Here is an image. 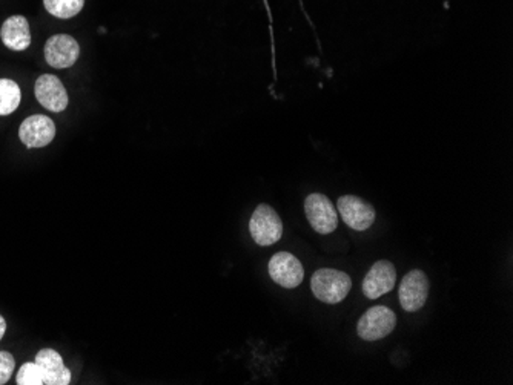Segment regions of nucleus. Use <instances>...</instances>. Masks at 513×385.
I'll return each mask as SVG.
<instances>
[{
    "label": "nucleus",
    "mask_w": 513,
    "mask_h": 385,
    "mask_svg": "<svg viewBox=\"0 0 513 385\" xmlns=\"http://www.w3.org/2000/svg\"><path fill=\"white\" fill-rule=\"evenodd\" d=\"M310 289L317 299L326 305H338L349 295L352 279L346 272L337 269H320L310 278Z\"/></svg>",
    "instance_id": "1"
},
{
    "label": "nucleus",
    "mask_w": 513,
    "mask_h": 385,
    "mask_svg": "<svg viewBox=\"0 0 513 385\" xmlns=\"http://www.w3.org/2000/svg\"><path fill=\"white\" fill-rule=\"evenodd\" d=\"M250 232L259 246H272L283 235V221L270 204H259L250 220Z\"/></svg>",
    "instance_id": "2"
},
{
    "label": "nucleus",
    "mask_w": 513,
    "mask_h": 385,
    "mask_svg": "<svg viewBox=\"0 0 513 385\" xmlns=\"http://www.w3.org/2000/svg\"><path fill=\"white\" fill-rule=\"evenodd\" d=\"M396 315L386 305H374L366 310L356 324V333L361 340L380 341L395 329Z\"/></svg>",
    "instance_id": "3"
},
{
    "label": "nucleus",
    "mask_w": 513,
    "mask_h": 385,
    "mask_svg": "<svg viewBox=\"0 0 513 385\" xmlns=\"http://www.w3.org/2000/svg\"><path fill=\"white\" fill-rule=\"evenodd\" d=\"M306 219L320 235H328L338 226V213L332 202L323 193H310L305 200Z\"/></svg>",
    "instance_id": "4"
},
{
    "label": "nucleus",
    "mask_w": 513,
    "mask_h": 385,
    "mask_svg": "<svg viewBox=\"0 0 513 385\" xmlns=\"http://www.w3.org/2000/svg\"><path fill=\"white\" fill-rule=\"evenodd\" d=\"M337 206L343 221L356 232H365L375 223V208L363 198L343 195L338 198Z\"/></svg>",
    "instance_id": "5"
},
{
    "label": "nucleus",
    "mask_w": 513,
    "mask_h": 385,
    "mask_svg": "<svg viewBox=\"0 0 513 385\" xmlns=\"http://www.w3.org/2000/svg\"><path fill=\"white\" fill-rule=\"evenodd\" d=\"M429 289H431V283H429L427 275L420 269L411 270L403 278L400 290H398V298H400L403 309L411 314L423 309L429 296Z\"/></svg>",
    "instance_id": "6"
},
{
    "label": "nucleus",
    "mask_w": 513,
    "mask_h": 385,
    "mask_svg": "<svg viewBox=\"0 0 513 385\" xmlns=\"http://www.w3.org/2000/svg\"><path fill=\"white\" fill-rule=\"evenodd\" d=\"M271 278L285 289H295L303 283L305 269L300 259L290 252H277L268 264Z\"/></svg>",
    "instance_id": "7"
},
{
    "label": "nucleus",
    "mask_w": 513,
    "mask_h": 385,
    "mask_svg": "<svg viewBox=\"0 0 513 385\" xmlns=\"http://www.w3.org/2000/svg\"><path fill=\"white\" fill-rule=\"evenodd\" d=\"M396 270L387 259L372 264L371 269L363 279V294L369 299H376L389 294L395 287Z\"/></svg>",
    "instance_id": "8"
},
{
    "label": "nucleus",
    "mask_w": 513,
    "mask_h": 385,
    "mask_svg": "<svg viewBox=\"0 0 513 385\" xmlns=\"http://www.w3.org/2000/svg\"><path fill=\"white\" fill-rule=\"evenodd\" d=\"M81 56V46L68 34H56L45 43V61L56 70L71 68Z\"/></svg>",
    "instance_id": "9"
},
{
    "label": "nucleus",
    "mask_w": 513,
    "mask_h": 385,
    "mask_svg": "<svg viewBox=\"0 0 513 385\" xmlns=\"http://www.w3.org/2000/svg\"><path fill=\"white\" fill-rule=\"evenodd\" d=\"M54 137H56V125L50 117L41 114L28 117L19 127L21 142L31 149L48 146Z\"/></svg>",
    "instance_id": "10"
},
{
    "label": "nucleus",
    "mask_w": 513,
    "mask_h": 385,
    "mask_svg": "<svg viewBox=\"0 0 513 385\" xmlns=\"http://www.w3.org/2000/svg\"><path fill=\"white\" fill-rule=\"evenodd\" d=\"M34 94H36V99L42 107L48 111H65L68 103H70L68 92H66L63 83L52 74H43L37 79Z\"/></svg>",
    "instance_id": "11"
},
{
    "label": "nucleus",
    "mask_w": 513,
    "mask_h": 385,
    "mask_svg": "<svg viewBox=\"0 0 513 385\" xmlns=\"http://www.w3.org/2000/svg\"><path fill=\"white\" fill-rule=\"evenodd\" d=\"M34 362H36V364L39 365V369H41L42 376H43V384H71V371L66 369L62 356L57 353L56 350L42 349L41 352L37 353Z\"/></svg>",
    "instance_id": "12"
},
{
    "label": "nucleus",
    "mask_w": 513,
    "mask_h": 385,
    "mask_svg": "<svg viewBox=\"0 0 513 385\" xmlns=\"http://www.w3.org/2000/svg\"><path fill=\"white\" fill-rule=\"evenodd\" d=\"M0 39L4 42V45L13 52H25L26 48H30L31 31L26 17L24 15L8 17L0 30Z\"/></svg>",
    "instance_id": "13"
},
{
    "label": "nucleus",
    "mask_w": 513,
    "mask_h": 385,
    "mask_svg": "<svg viewBox=\"0 0 513 385\" xmlns=\"http://www.w3.org/2000/svg\"><path fill=\"white\" fill-rule=\"evenodd\" d=\"M22 92L19 85L10 79H0V116H10L19 108Z\"/></svg>",
    "instance_id": "14"
},
{
    "label": "nucleus",
    "mask_w": 513,
    "mask_h": 385,
    "mask_svg": "<svg viewBox=\"0 0 513 385\" xmlns=\"http://www.w3.org/2000/svg\"><path fill=\"white\" fill-rule=\"evenodd\" d=\"M43 5L57 19H71L81 13L85 0H43Z\"/></svg>",
    "instance_id": "15"
},
{
    "label": "nucleus",
    "mask_w": 513,
    "mask_h": 385,
    "mask_svg": "<svg viewBox=\"0 0 513 385\" xmlns=\"http://www.w3.org/2000/svg\"><path fill=\"white\" fill-rule=\"evenodd\" d=\"M19 385H43V376L36 362H25L15 376Z\"/></svg>",
    "instance_id": "16"
},
{
    "label": "nucleus",
    "mask_w": 513,
    "mask_h": 385,
    "mask_svg": "<svg viewBox=\"0 0 513 385\" xmlns=\"http://www.w3.org/2000/svg\"><path fill=\"white\" fill-rule=\"evenodd\" d=\"M15 361L8 352H0V385L6 384L13 376Z\"/></svg>",
    "instance_id": "17"
},
{
    "label": "nucleus",
    "mask_w": 513,
    "mask_h": 385,
    "mask_svg": "<svg viewBox=\"0 0 513 385\" xmlns=\"http://www.w3.org/2000/svg\"><path fill=\"white\" fill-rule=\"evenodd\" d=\"M5 332H6V323L5 320H4V316L0 315V341H2V338H4V334H5Z\"/></svg>",
    "instance_id": "18"
}]
</instances>
